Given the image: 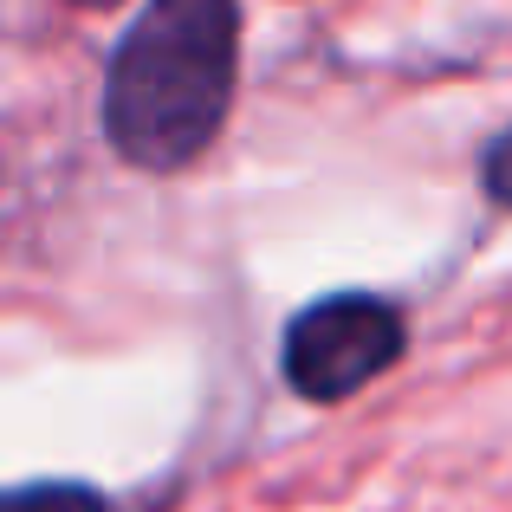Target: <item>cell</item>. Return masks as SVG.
Returning <instances> with one entry per match:
<instances>
[{
	"instance_id": "cell-1",
	"label": "cell",
	"mask_w": 512,
	"mask_h": 512,
	"mask_svg": "<svg viewBox=\"0 0 512 512\" xmlns=\"http://www.w3.org/2000/svg\"><path fill=\"white\" fill-rule=\"evenodd\" d=\"M240 85L234 0H143L104 65V137L143 175H175L214 150Z\"/></svg>"
},
{
	"instance_id": "cell-5",
	"label": "cell",
	"mask_w": 512,
	"mask_h": 512,
	"mask_svg": "<svg viewBox=\"0 0 512 512\" xmlns=\"http://www.w3.org/2000/svg\"><path fill=\"white\" fill-rule=\"evenodd\" d=\"M78 7H117V0H78Z\"/></svg>"
},
{
	"instance_id": "cell-3",
	"label": "cell",
	"mask_w": 512,
	"mask_h": 512,
	"mask_svg": "<svg viewBox=\"0 0 512 512\" xmlns=\"http://www.w3.org/2000/svg\"><path fill=\"white\" fill-rule=\"evenodd\" d=\"M0 512H117V506L78 480H33V487H13Z\"/></svg>"
},
{
	"instance_id": "cell-2",
	"label": "cell",
	"mask_w": 512,
	"mask_h": 512,
	"mask_svg": "<svg viewBox=\"0 0 512 512\" xmlns=\"http://www.w3.org/2000/svg\"><path fill=\"white\" fill-rule=\"evenodd\" d=\"M409 350L402 305L383 292H325L299 305L279 338V370L305 402H350Z\"/></svg>"
},
{
	"instance_id": "cell-4",
	"label": "cell",
	"mask_w": 512,
	"mask_h": 512,
	"mask_svg": "<svg viewBox=\"0 0 512 512\" xmlns=\"http://www.w3.org/2000/svg\"><path fill=\"white\" fill-rule=\"evenodd\" d=\"M480 188H487V201L512 208V124L487 143V150H480Z\"/></svg>"
}]
</instances>
